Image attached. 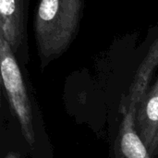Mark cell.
<instances>
[{
    "label": "cell",
    "instance_id": "6da1fadb",
    "mask_svg": "<svg viewBox=\"0 0 158 158\" xmlns=\"http://www.w3.org/2000/svg\"><path fill=\"white\" fill-rule=\"evenodd\" d=\"M84 0H40L34 35L42 67L61 56L74 40Z\"/></svg>",
    "mask_w": 158,
    "mask_h": 158
},
{
    "label": "cell",
    "instance_id": "7a4b0ae2",
    "mask_svg": "<svg viewBox=\"0 0 158 158\" xmlns=\"http://www.w3.org/2000/svg\"><path fill=\"white\" fill-rule=\"evenodd\" d=\"M0 69L8 102L15 113L26 142L32 145L35 141L31 105L27 94L22 75L7 41L0 35Z\"/></svg>",
    "mask_w": 158,
    "mask_h": 158
},
{
    "label": "cell",
    "instance_id": "3957f363",
    "mask_svg": "<svg viewBox=\"0 0 158 158\" xmlns=\"http://www.w3.org/2000/svg\"><path fill=\"white\" fill-rule=\"evenodd\" d=\"M123 115L115 144L116 158H152L136 129L137 106H120Z\"/></svg>",
    "mask_w": 158,
    "mask_h": 158
},
{
    "label": "cell",
    "instance_id": "277c9868",
    "mask_svg": "<svg viewBox=\"0 0 158 158\" xmlns=\"http://www.w3.org/2000/svg\"><path fill=\"white\" fill-rule=\"evenodd\" d=\"M24 0H0V35L14 53L23 44L25 36Z\"/></svg>",
    "mask_w": 158,
    "mask_h": 158
},
{
    "label": "cell",
    "instance_id": "5b68a950",
    "mask_svg": "<svg viewBox=\"0 0 158 158\" xmlns=\"http://www.w3.org/2000/svg\"><path fill=\"white\" fill-rule=\"evenodd\" d=\"M136 129L151 153L158 131V79L137 106Z\"/></svg>",
    "mask_w": 158,
    "mask_h": 158
},
{
    "label": "cell",
    "instance_id": "8992f818",
    "mask_svg": "<svg viewBox=\"0 0 158 158\" xmlns=\"http://www.w3.org/2000/svg\"><path fill=\"white\" fill-rule=\"evenodd\" d=\"M158 67V39L151 45L147 55L136 71L133 82L130 87L129 94L123 99L120 106L133 105L138 106L148 92V85L155 69Z\"/></svg>",
    "mask_w": 158,
    "mask_h": 158
},
{
    "label": "cell",
    "instance_id": "52a82bcc",
    "mask_svg": "<svg viewBox=\"0 0 158 158\" xmlns=\"http://www.w3.org/2000/svg\"><path fill=\"white\" fill-rule=\"evenodd\" d=\"M150 154H151V156L152 155H158V131L156 133V139H155V142L153 144V148H152Z\"/></svg>",
    "mask_w": 158,
    "mask_h": 158
},
{
    "label": "cell",
    "instance_id": "ba28073f",
    "mask_svg": "<svg viewBox=\"0 0 158 158\" xmlns=\"http://www.w3.org/2000/svg\"><path fill=\"white\" fill-rule=\"evenodd\" d=\"M5 158H19L17 154H14V153H9L6 156Z\"/></svg>",
    "mask_w": 158,
    "mask_h": 158
}]
</instances>
